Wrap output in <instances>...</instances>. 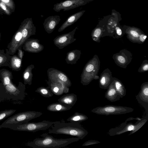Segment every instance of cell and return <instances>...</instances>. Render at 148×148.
<instances>
[{
    "label": "cell",
    "instance_id": "cell-1",
    "mask_svg": "<svg viewBox=\"0 0 148 148\" xmlns=\"http://www.w3.org/2000/svg\"><path fill=\"white\" fill-rule=\"evenodd\" d=\"M41 138H37L27 143V145L33 148H59L64 147L79 139L77 138L57 139L47 133L41 135Z\"/></svg>",
    "mask_w": 148,
    "mask_h": 148
},
{
    "label": "cell",
    "instance_id": "cell-2",
    "mask_svg": "<svg viewBox=\"0 0 148 148\" xmlns=\"http://www.w3.org/2000/svg\"><path fill=\"white\" fill-rule=\"evenodd\" d=\"M49 134H63L83 139L88 132L78 123L59 122L53 124L48 131Z\"/></svg>",
    "mask_w": 148,
    "mask_h": 148
},
{
    "label": "cell",
    "instance_id": "cell-3",
    "mask_svg": "<svg viewBox=\"0 0 148 148\" xmlns=\"http://www.w3.org/2000/svg\"><path fill=\"white\" fill-rule=\"evenodd\" d=\"M42 114L40 112L33 111L20 112L12 116L5 120L1 125L0 128H10L15 125L28 122Z\"/></svg>",
    "mask_w": 148,
    "mask_h": 148
},
{
    "label": "cell",
    "instance_id": "cell-4",
    "mask_svg": "<svg viewBox=\"0 0 148 148\" xmlns=\"http://www.w3.org/2000/svg\"><path fill=\"white\" fill-rule=\"evenodd\" d=\"M100 63L99 59L96 55L87 63L81 75V83L83 85H88L98 75Z\"/></svg>",
    "mask_w": 148,
    "mask_h": 148
},
{
    "label": "cell",
    "instance_id": "cell-5",
    "mask_svg": "<svg viewBox=\"0 0 148 148\" xmlns=\"http://www.w3.org/2000/svg\"><path fill=\"white\" fill-rule=\"evenodd\" d=\"M148 116L145 117L142 120L138 121L135 124L125 122L115 128H112L108 131V134L110 136L119 135L127 132L130 131L129 135L135 133L140 129L148 120Z\"/></svg>",
    "mask_w": 148,
    "mask_h": 148
},
{
    "label": "cell",
    "instance_id": "cell-6",
    "mask_svg": "<svg viewBox=\"0 0 148 148\" xmlns=\"http://www.w3.org/2000/svg\"><path fill=\"white\" fill-rule=\"evenodd\" d=\"M60 121H49L46 120L38 122H27L15 125L10 129L16 131L36 132L45 130L51 126L53 124Z\"/></svg>",
    "mask_w": 148,
    "mask_h": 148
},
{
    "label": "cell",
    "instance_id": "cell-7",
    "mask_svg": "<svg viewBox=\"0 0 148 148\" xmlns=\"http://www.w3.org/2000/svg\"><path fill=\"white\" fill-rule=\"evenodd\" d=\"M134 110V109L126 106L107 105L97 107L91 110V112L98 114L108 116L127 113Z\"/></svg>",
    "mask_w": 148,
    "mask_h": 148
},
{
    "label": "cell",
    "instance_id": "cell-8",
    "mask_svg": "<svg viewBox=\"0 0 148 148\" xmlns=\"http://www.w3.org/2000/svg\"><path fill=\"white\" fill-rule=\"evenodd\" d=\"M6 93V100H23L25 97V85L19 82L16 86L12 81L4 86Z\"/></svg>",
    "mask_w": 148,
    "mask_h": 148
},
{
    "label": "cell",
    "instance_id": "cell-9",
    "mask_svg": "<svg viewBox=\"0 0 148 148\" xmlns=\"http://www.w3.org/2000/svg\"><path fill=\"white\" fill-rule=\"evenodd\" d=\"M47 74L48 79L61 82L66 90L69 92V88L71 86L72 83L65 73L55 68H50L47 70Z\"/></svg>",
    "mask_w": 148,
    "mask_h": 148
},
{
    "label": "cell",
    "instance_id": "cell-10",
    "mask_svg": "<svg viewBox=\"0 0 148 148\" xmlns=\"http://www.w3.org/2000/svg\"><path fill=\"white\" fill-rule=\"evenodd\" d=\"M90 1V0H65L55 4L53 9L57 12L62 10L63 11H68L84 5Z\"/></svg>",
    "mask_w": 148,
    "mask_h": 148
},
{
    "label": "cell",
    "instance_id": "cell-11",
    "mask_svg": "<svg viewBox=\"0 0 148 148\" xmlns=\"http://www.w3.org/2000/svg\"><path fill=\"white\" fill-rule=\"evenodd\" d=\"M112 58L118 66L126 69L132 61V54L129 51L124 49L114 54Z\"/></svg>",
    "mask_w": 148,
    "mask_h": 148
},
{
    "label": "cell",
    "instance_id": "cell-12",
    "mask_svg": "<svg viewBox=\"0 0 148 148\" xmlns=\"http://www.w3.org/2000/svg\"><path fill=\"white\" fill-rule=\"evenodd\" d=\"M77 29V26L71 31L56 37L53 40L54 45L61 49L75 41L76 39L74 38V35Z\"/></svg>",
    "mask_w": 148,
    "mask_h": 148
},
{
    "label": "cell",
    "instance_id": "cell-13",
    "mask_svg": "<svg viewBox=\"0 0 148 148\" xmlns=\"http://www.w3.org/2000/svg\"><path fill=\"white\" fill-rule=\"evenodd\" d=\"M36 33V27L33 24L32 18L25 21L22 25V37L18 47H22L25 42L31 36L34 35Z\"/></svg>",
    "mask_w": 148,
    "mask_h": 148
},
{
    "label": "cell",
    "instance_id": "cell-14",
    "mask_svg": "<svg viewBox=\"0 0 148 148\" xmlns=\"http://www.w3.org/2000/svg\"><path fill=\"white\" fill-rule=\"evenodd\" d=\"M22 25L13 36L11 41L5 49L6 53L10 55H14L17 51L18 45L21 39Z\"/></svg>",
    "mask_w": 148,
    "mask_h": 148
},
{
    "label": "cell",
    "instance_id": "cell-15",
    "mask_svg": "<svg viewBox=\"0 0 148 148\" xmlns=\"http://www.w3.org/2000/svg\"><path fill=\"white\" fill-rule=\"evenodd\" d=\"M22 48L25 51L31 53H38L44 49L43 45L39 43V40L34 38H28L24 42Z\"/></svg>",
    "mask_w": 148,
    "mask_h": 148
},
{
    "label": "cell",
    "instance_id": "cell-16",
    "mask_svg": "<svg viewBox=\"0 0 148 148\" xmlns=\"http://www.w3.org/2000/svg\"><path fill=\"white\" fill-rule=\"evenodd\" d=\"M138 102L145 109L148 114V82H145L141 85L140 90L136 96Z\"/></svg>",
    "mask_w": 148,
    "mask_h": 148
},
{
    "label": "cell",
    "instance_id": "cell-17",
    "mask_svg": "<svg viewBox=\"0 0 148 148\" xmlns=\"http://www.w3.org/2000/svg\"><path fill=\"white\" fill-rule=\"evenodd\" d=\"M113 80L112 72L108 68H106L101 73L99 79V87L101 89H107Z\"/></svg>",
    "mask_w": 148,
    "mask_h": 148
},
{
    "label": "cell",
    "instance_id": "cell-18",
    "mask_svg": "<svg viewBox=\"0 0 148 148\" xmlns=\"http://www.w3.org/2000/svg\"><path fill=\"white\" fill-rule=\"evenodd\" d=\"M60 20L59 15L51 16L47 18L43 24L45 31L48 34L51 33Z\"/></svg>",
    "mask_w": 148,
    "mask_h": 148
},
{
    "label": "cell",
    "instance_id": "cell-19",
    "mask_svg": "<svg viewBox=\"0 0 148 148\" xmlns=\"http://www.w3.org/2000/svg\"><path fill=\"white\" fill-rule=\"evenodd\" d=\"M47 83L48 85V87L51 90L53 94L59 96L64 93L68 92L63 84L58 81H51L48 79Z\"/></svg>",
    "mask_w": 148,
    "mask_h": 148
},
{
    "label": "cell",
    "instance_id": "cell-20",
    "mask_svg": "<svg viewBox=\"0 0 148 148\" xmlns=\"http://www.w3.org/2000/svg\"><path fill=\"white\" fill-rule=\"evenodd\" d=\"M85 10H82L69 16L59 28V32L62 31L66 28L76 22L82 16Z\"/></svg>",
    "mask_w": 148,
    "mask_h": 148
},
{
    "label": "cell",
    "instance_id": "cell-21",
    "mask_svg": "<svg viewBox=\"0 0 148 148\" xmlns=\"http://www.w3.org/2000/svg\"><path fill=\"white\" fill-rule=\"evenodd\" d=\"M105 97L112 102H114L120 99L121 97L116 90L113 81L107 89Z\"/></svg>",
    "mask_w": 148,
    "mask_h": 148
},
{
    "label": "cell",
    "instance_id": "cell-22",
    "mask_svg": "<svg viewBox=\"0 0 148 148\" xmlns=\"http://www.w3.org/2000/svg\"><path fill=\"white\" fill-rule=\"evenodd\" d=\"M59 102L62 104L72 107L77 100V96L73 93L64 95L58 100Z\"/></svg>",
    "mask_w": 148,
    "mask_h": 148
},
{
    "label": "cell",
    "instance_id": "cell-23",
    "mask_svg": "<svg viewBox=\"0 0 148 148\" xmlns=\"http://www.w3.org/2000/svg\"><path fill=\"white\" fill-rule=\"evenodd\" d=\"M81 52L80 50L75 49L70 51L66 53L65 60L69 64H74L76 63L79 59Z\"/></svg>",
    "mask_w": 148,
    "mask_h": 148
},
{
    "label": "cell",
    "instance_id": "cell-24",
    "mask_svg": "<svg viewBox=\"0 0 148 148\" xmlns=\"http://www.w3.org/2000/svg\"><path fill=\"white\" fill-rule=\"evenodd\" d=\"M127 38L131 41L134 43H139V38L142 33L138 29L131 28L126 31Z\"/></svg>",
    "mask_w": 148,
    "mask_h": 148
},
{
    "label": "cell",
    "instance_id": "cell-25",
    "mask_svg": "<svg viewBox=\"0 0 148 148\" xmlns=\"http://www.w3.org/2000/svg\"><path fill=\"white\" fill-rule=\"evenodd\" d=\"M12 79V72L5 69H0V80L4 86L9 84Z\"/></svg>",
    "mask_w": 148,
    "mask_h": 148
},
{
    "label": "cell",
    "instance_id": "cell-26",
    "mask_svg": "<svg viewBox=\"0 0 148 148\" xmlns=\"http://www.w3.org/2000/svg\"><path fill=\"white\" fill-rule=\"evenodd\" d=\"M34 68V64H31L28 66L24 70L23 73V78L24 84L25 85L32 84L33 77L32 71Z\"/></svg>",
    "mask_w": 148,
    "mask_h": 148
},
{
    "label": "cell",
    "instance_id": "cell-27",
    "mask_svg": "<svg viewBox=\"0 0 148 148\" xmlns=\"http://www.w3.org/2000/svg\"><path fill=\"white\" fill-rule=\"evenodd\" d=\"M22 60L20 59L17 55H14L11 56L9 64V68L13 71H19L22 67Z\"/></svg>",
    "mask_w": 148,
    "mask_h": 148
},
{
    "label": "cell",
    "instance_id": "cell-28",
    "mask_svg": "<svg viewBox=\"0 0 148 148\" xmlns=\"http://www.w3.org/2000/svg\"><path fill=\"white\" fill-rule=\"evenodd\" d=\"M72 107L67 106L59 102L49 104L47 107L49 111L53 112H61L68 110Z\"/></svg>",
    "mask_w": 148,
    "mask_h": 148
},
{
    "label": "cell",
    "instance_id": "cell-29",
    "mask_svg": "<svg viewBox=\"0 0 148 148\" xmlns=\"http://www.w3.org/2000/svg\"><path fill=\"white\" fill-rule=\"evenodd\" d=\"M116 90L120 97L122 98L126 95V90L122 82L117 78L114 77L113 81Z\"/></svg>",
    "mask_w": 148,
    "mask_h": 148
},
{
    "label": "cell",
    "instance_id": "cell-30",
    "mask_svg": "<svg viewBox=\"0 0 148 148\" xmlns=\"http://www.w3.org/2000/svg\"><path fill=\"white\" fill-rule=\"evenodd\" d=\"M88 119L85 115L78 112H75L67 119V121L71 122L80 123L85 121Z\"/></svg>",
    "mask_w": 148,
    "mask_h": 148
},
{
    "label": "cell",
    "instance_id": "cell-31",
    "mask_svg": "<svg viewBox=\"0 0 148 148\" xmlns=\"http://www.w3.org/2000/svg\"><path fill=\"white\" fill-rule=\"evenodd\" d=\"M11 56L5 53L3 49H0V68L2 66H10V62Z\"/></svg>",
    "mask_w": 148,
    "mask_h": 148
},
{
    "label": "cell",
    "instance_id": "cell-32",
    "mask_svg": "<svg viewBox=\"0 0 148 148\" xmlns=\"http://www.w3.org/2000/svg\"><path fill=\"white\" fill-rule=\"evenodd\" d=\"M35 92L46 98L51 97L53 95L51 90L48 87H40L38 88Z\"/></svg>",
    "mask_w": 148,
    "mask_h": 148
},
{
    "label": "cell",
    "instance_id": "cell-33",
    "mask_svg": "<svg viewBox=\"0 0 148 148\" xmlns=\"http://www.w3.org/2000/svg\"><path fill=\"white\" fill-rule=\"evenodd\" d=\"M103 34V30L98 27L95 29L92 32L91 36L92 40L94 41L99 42L100 38Z\"/></svg>",
    "mask_w": 148,
    "mask_h": 148
},
{
    "label": "cell",
    "instance_id": "cell-34",
    "mask_svg": "<svg viewBox=\"0 0 148 148\" xmlns=\"http://www.w3.org/2000/svg\"><path fill=\"white\" fill-rule=\"evenodd\" d=\"M16 110L14 109L5 110L0 112V121L14 114Z\"/></svg>",
    "mask_w": 148,
    "mask_h": 148
},
{
    "label": "cell",
    "instance_id": "cell-35",
    "mask_svg": "<svg viewBox=\"0 0 148 148\" xmlns=\"http://www.w3.org/2000/svg\"><path fill=\"white\" fill-rule=\"evenodd\" d=\"M6 100L5 89L4 86L1 82L0 83V102Z\"/></svg>",
    "mask_w": 148,
    "mask_h": 148
},
{
    "label": "cell",
    "instance_id": "cell-36",
    "mask_svg": "<svg viewBox=\"0 0 148 148\" xmlns=\"http://www.w3.org/2000/svg\"><path fill=\"white\" fill-rule=\"evenodd\" d=\"M148 70V61L145 60H144L141 66L138 70L139 73H143L147 71Z\"/></svg>",
    "mask_w": 148,
    "mask_h": 148
},
{
    "label": "cell",
    "instance_id": "cell-37",
    "mask_svg": "<svg viewBox=\"0 0 148 148\" xmlns=\"http://www.w3.org/2000/svg\"><path fill=\"white\" fill-rule=\"evenodd\" d=\"M101 142L99 141L95 140H90L87 141L84 143L82 146H88L95 145L100 143Z\"/></svg>",
    "mask_w": 148,
    "mask_h": 148
},
{
    "label": "cell",
    "instance_id": "cell-38",
    "mask_svg": "<svg viewBox=\"0 0 148 148\" xmlns=\"http://www.w3.org/2000/svg\"><path fill=\"white\" fill-rule=\"evenodd\" d=\"M22 47L19 46L17 49L18 51L17 55L21 60H23V57L24 55V51H23L22 49Z\"/></svg>",
    "mask_w": 148,
    "mask_h": 148
},
{
    "label": "cell",
    "instance_id": "cell-39",
    "mask_svg": "<svg viewBox=\"0 0 148 148\" xmlns=\"http://www.w3.org/2000/svg\"><path fill=\"white\" fill-rule=\"evenodd\" d=\"M147 36L143 33H142L140 35L139 38V43H144L147 38Z\"/></svg>",
    "mask_w": 148,
    "mask_h": 148
},
{
    "label": "cell",
    "instance_id": "cell-40",
    "mask_svg": "<svg viewBox=\"0 0 148 148\" xmlns=\"http://www.w3.org/2000/svg\"><path fill=\"white\" fill-rule=\"evenodd\" d=\"M116 33L117 35L119 36H121L122 34V32L121 29L118 27L115 28Z\"/></svg>",
    "mask_w": 148,
    "mask_h": 148
},
{
    "label": "cell",
    "instance_id": "cell-41",
    "mask_svg": "<svg viewBox=\"0 0 148 148\" xmlns=\"http://www.w3.org/2000/svg\"><path fill=\"white\" fill-rule=\"evenodd\" d=\"M144 118V117L143 118H138V117H137L136 118L130 117V118H129L127 119L126 120V121H125V122H127V121H128L133 120L134 119H135L136 120H137L138 121H140L142 120Z\"/></svg>",
    "mask_w": 148,
    "mask_h": 148
},
{
    "label": "cell",
    "instance_id": "cell-42",
    "mask_svg": "<svg viewBox=\"0 0 148 148\" xmlns=\"http://www.w3.org/2000/svg\"><path fill=\"white\" fill-rule=\"evenodd\" d=\"M0 5L1 8L3 10H6V8L5 3L3 2H1L0 3Z\"/></svg>",
    "mask_w": 148,
    "mask_h": 148
},
{
    "label": "cell",
    "instance_id": "cell-43",
    "mask_svg": "<svg viewBox=\"0 0 148 148\" xmlns=\"http://www.w3.org/2000/svg\"><path fill=\"white\" fill-rule=\"evenodd\" d=\"M2 1L5 3H9L10 0H1Z\"/></svg>",
    "mask_w": 148,
    "mask_h": 148
},
{
    "label": "cell",
    "instance_id": "cell-44",
    "mask_svg": "<svg viewBox=\"0 0 148 148\" xmlns=\"http://www.w3.org/2000/svg\"><path fill=\"white\" fill-rule=\"evenodd\" d=\"M1 33H0V41L1 40Z\"/></svg>",
    "mask_w": 148,
    "mask_h": 148
}]
</instances>
